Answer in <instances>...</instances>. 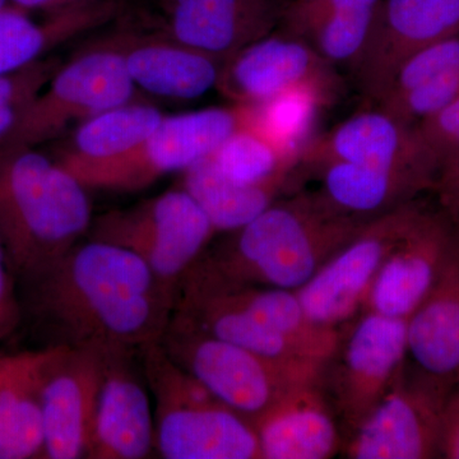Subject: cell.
Returning <instances> with one entry per match:
<instances>
[{
    "mask_svg": "<svg viewBox=\"0 0 459 459\" xmlns=\"http://www.w3.org/2000/svg\"><path fill=\"white\" fill-rule=\"evenodd\" d=\"M32 316L54 342L101 355L140 356L160 342L178 294L124 247L90 238L26 281Z\"/></svg>",
    "mask_w": 459,
    "mask_h": 459,
    "instance_id": "6da1fadb",
    "label": "cell"
},
{
    "mask_svg": "<svg viewBox=\"0 0 459 459\" xmlns=\"http://www.w3.org/2000/svg\"><path fill=\"white\" fill-rule=\"evenodd\" d=\"M367 221L319 192H298L226 232L197 263L231 282L298 291Z\"/></svg>",
    "mask_w": 459,
    "mask_h": 459,
    "instance_id": "7a4b0ae2",
    "label": "cell"
},
{
    "mask_svg": "<svg viewBox=\"0 0 459 459\" xmlns=\"http://www.w3.org/2000/svg\"><path fill=\"white\" fill-rule=\"evenodd\" d=\"M87 189L36 148L0 155V240L23 282L59 261L89 234Z\"/></svg>",
    "mask_w": 459,
    "mask_h": 459,
    "instance_id": "3957f363",
    "label": "cell"
},
{
    "mask_svg": "<svg viewBox=\"0 0 459 459\" xmlns=\"http://www.w3.org/2000/svg\"><path fill=\"white\" fill-rule=\"evenodd\" d=\"M153 400L155 448L166 459H262L255 425L172 360L161 343L140 353Z\"/></svg>",
    "mask_w": 459,
    "mask_h": 459,
    "instance_id": "277c9868",
    "label": "cell"
},
{
    "mask_svg": "<svg viewBox=\"0 0 459 459\" xmlns=\"http://www.w3.org/2000/svg\"><path fill=\"white\" fill-rule=\"evenodd\" d=\"M160 343L211 394L252 422L290 386L322 376L323 369L287 367L212 336L177 313Z\"/></svg>",
    "mask_w": 459,
    "mask_h": 459,
    "instance_id": "5b68a950",
    "label": "cell"
},
{
    "mask_svg": "<svg viewBox=\"0 0 459 459\" xmlns=\"http://www.w3.org/2000/svg\"><path fill=\"white\" fill-rule=\"evenodd\" d=\"M250 122L252 108L241 105L165 115L141 143L123 155L65 170L87 190L137 192L212 155L226 138Z\"/></svg>",
    "mask_w": 459,
    "mask_h": 459,
    "instance_id": "8992f818",
    "label": "cell"
},
{
    "mask_svg": "<svg viewBox=\"0 0 459 459\" xmlns=\"http://www.w3.org/2000/svg\"><path fill=\"white\" fill-rule=\"evenodd\" d=\"M407 364V320L361 312L340 327L320 385L343 442L385 397Z\"/></svg>",
    "mask_w": 459,
    "mask_h": 459,
    "instance_id": "52a82bcc",
    "label": "cell"
},
{
    "mask_svg": "<svg viewBox=\"0 0 459 459\" xmlns=\"http://www.w3.org/2000/svg\"><path fill=\"white\" fill-rule=\"evenodd\" d=\"M90 238L140 256L160 281L178 294L181 280L210 247L212 223L183 188L92 220Z\"/></svg>",
    "mask_w": 459,
    "mask_h": 459,
    "instance_id": "ba28073f",
    "label": "cell"
},
{
    "mask_svg": "<svg viewBox=\"0 0 459 459\" xmlns=\"http://www.w3.org/2000/svg\"><path fill=\"white\" fill-rule=\"evenodd\" d=\"M137 95L119 54L95 44L57 69L0 147V155L56 140L72 124L137 101Z\"/></svg>",
    "mask_w": 459,
    "mask_h": 459,
    "instance_id": "9c48e42d",
    "label": "cell"
},
{
    "mask_svg": "<svg viewBox=\"0 0 459 459\" xmlns=\"http://www.w3.org/2000/svg\"><path fill=\"white\" fill-rule=\"evenodd\" d=\"M418 198L373 217L296 291L307 316L340 328L361 313L374 280L421 210Z\"/></svg>",
    "mask_w": 459,
    "mask_h": 459,
    "instance_id": "30bf717a",
    "label": "cell"
},
{
    "mask_svg": "<svg viewBox=\"0 0 459 459\" xmlns=\"http://www.w3.org/2000/svg\"><path fill=\"white\" fill-rule=\"evenodd\" d=\"M452 389L406 368L364 421L344 439L350 459H429L440 455L443 413Z\"/></svg>",
    "mask_w": 459,
    "mask_h": 459,
    "instance_id": "8fae6325",
    "label": "cell"
},
{
    "mask_svg": "<svg viewBox=\"0 0 459 459\" xmlns=\"http://www.w3.org/2000/svg\"><path fill=\"white\" fill-rule=\"evenodd\" d=\"M342 86L337 68L307 41L277 30L228 57L216 89L234 105L256 108L301 87L336 99Z\"/></svg>",
    "mask_w": 459,
    "mask_h": 459,
    "instance_id": "7c38bea8",
    "label": "cell"
},
{
    "mask_svg": "<svg viewBox=\"0 0 459 459\" xmlns=\"http://www.w3.org/2000/svg\"><path fill=\"white\" fill-rule=\"evenodd\" d=\"M457 33L459 0H380L369 40L350 74L373 102L407 57Z\"/></svg>",
    "mask_w": 459,
    "mask_h": 459,
    "instance_id": "4fadbf2b",
    "label": "cell"
},
{
    "mask_svg": "<svg viewBox=\"0 0 459 459\" xmlns=\"http://www.w3.org/2000/svg\"><path fill=\"white\" fill-rule=\"evenodd\" d=\"M56 346L42 371L40 402L45 457L86 458L102 373L104 355L92 350Z\"/></svg>",
    "mask_w": 459,
    "mask_h": 459,
    "instance_id": "5bb4252c",
    "label": "cell"
},
{
    "mask_svg": "<svg viewBox=\"0 0 459 459\" xmlns=\"http://www.w3.org/2000/svg\"><path fill=\"white\" fill-rule=\"evenodd\" d=\"M458 232L440 205L422 204L374 280L361 312L410 318L434 285Z\"/></svg>",
    "mask_w": 459,
    "mask_h": 459,
    "instance_id": "9a60e30c",
    "label": "cell"
},
{
    "mask_svg": "<svg viewBox=\"0 0 459 459\" xmlns=\"http://www.w3.org/2000/svg\"><path fill=\"white\" fill-rule=\"evenodd\" d=\"M291 0H159L160 32L226 60L277 31Z\"/></svg>",
    "mask_w": 459,
    "mask_h": 459,
    "instance_id": "2e32d148",
    "label": "cell"
},
{
    "mask_svg": "<svg viewBox=\"0 0 459 459\" xmlns=\"http://www.w3.org/2000/svg\"><path fill=\"white\" fill-rule=\"evenodd\" d=\"M122 57L137 90L159 98L190 101L216 89L225 60L172 40L156 30H117L99 40Z\"/></svg>",
    "mask_w": 459,
    "mask_h": 459,
    "instance_id": "e0dca14e",
    "label": "cell"
},
{
    "mask_svg": "<svg viewBox=\"0 0 459 459\" xmlns=\"http://www.w3.org/2000/svg\"><path fill=\"white\" fill-rule=\"evenodd\" d=\"M331 162L420 172L434 186V175L420 151L413 126L371 107L331 131L310 138L301 148L299 168L310 172Z\"/></svg>",
    "mask_w": 459,
    "mask_h": 459,
    "instance_id": "ac0fdd59",
    "label": "cell"
},
{
    "mask_svg": "<svg viewBox=\"0 0 459 459\" xmlns=\"http://www.w3.org/2000/svg\"><path fill=\"white\" fill-rule=\"evenodd\" d=\"M135 355H104V373L86 458L143 459L155 448L150 389Z\"/></svg>",
    "mask_w": 459,
    "mask_h": 459,
    "instance_id": "d6986e66",
    "label": "cell"
},
{
    "mask_svg": "<svg viewBox=\"0 0 459 459\" xmlns=\"http://www.w3.org/2000/svg\"><path fill=\"white\" fill-rule=\"evenodd\" d=\"M262 459H328L343 434L319 379L296 383L253 421Z\"/></svg>",
    "mask_w": 459,
    "mask_h": 459,
    "instance_id": "ffe728a7",
    "label": "cell"
},
{
    "mask_svg": "<svg viewBox=\"0 0 459 459\" xmlns=\"http://www.w3.org/2000/svg\"><path fill=\"white\" fill-rule=\"evenodd\" d=\"M407 358L416 373L453 389L459 380V226L439 274L407 319Z\"/></svg>",
    "mask_w": 459,
    "mask_h": 459,
    "instance_id": "44dd1931",
    "label": "cell"
},
{
    "mask_svg": "<svg viewBox=\"0 0 459 459\" xmlns=\"http://www.w3.org/2000/svg\"><path fill=\"white\" fill-rule=\"evenodd\" d=\"M459 95V33L407 57L371 104L415 126Z\"/></svg>",
    "mask_w": 459,
    "mask_h": 459,
    "instance_id": "7402d4cb",
    "label": "cell"
},
{
    "mask_svg": "<svg viewBox=\"0 0 459 459\" xmlns=\"http://www.w3.org/2000/svg\"><path fill=\"white\" fill-rule=\"evenodd\" d=\"M122 0H95L48 13L38 22L27 11L7 5L0 11V75L38 62L65 42L95 31L119 16Z\"/></svg>",
    "mask_w": 459,
    "mask_h": 459,
    "instance_id": "603a6c76",
    "label": "cell"
},
{
    "mask_svg": "<svg viewBox=\"0 0 459 459\" xmlns=\"http://www.w3.org/2000/svg\"><path fill=\"white\" fill-rule=\"evenodd\" d=\"M380 0H291L280 30L307 41L334 68L349 69L369 40Z\"/></svg>",
    "mask_w": 459,
    "mask_h": 459,
    "instance_id": "cb8c5ba5",
    "label": "cell"
},
{
    "mask_svg": "<svg viewBox=\"0 0 459 459\" xmlns=\"http://www.w3.org/2000/svg\"><path fill=\"white\" fill-rule=\"evenodd\" d=\"M318 192L344 213L369 220L413 201L433 184L420 172L331 162L310 171Z\"/></svg>",
    "mask_w": 459,
    "mask_h": 459,
    "instance_id": "d4e9b609",
    "label": "cell"
},
{
    "mask_svg": "<svg viewBox=\"0 0 459 459\" xmlns=\"http://www.w3.org/2000/svg\"><path fill=\"white\" fill-rule=\"evenodd\" d=\"M298 179L252 186L238 184L222 175L210 157H205L183 172L181 188L197 202L214 231L231 232L243 228L279 201Z\"/></svg>",
    "mask_w": 459,
    "mask_h": 459,
    "instance_id": "484cf974",
    "label": "cell"
},
{
    "mask_svg": "<svg viewBox=\"0 0 459 459\" xmlns=\"http://www.w3.org/2000/svg\"><path fill=\"white\" fill-rule=\"evenodd\" d=\"M195 265L216 280L244 309L294 343L307 358L325 362L331 356L340 328L325 327L314 322L296 291L231 282L204 270L197 262Z\"/></svg>",
    "mask_w": 459,
    "mask_h": 459,
    "instance_id": "4316f807",
    "label": "cell"
},
{
    "mask_svg": "<svg viewBox=\"0 0 459 459\" xmlns=\"http://www.w3.org/2000/svg\"><path fill=\"white\" fill-rule=\"evenodd\" d=\"M165 115L140 101L126 102L78 124L56 157L65 169L99 164L137 146Z\"/></svg>",
    "mask_w": 459,
    "mask_h": 459,
    "instance_id": "83f0119b",
    "label": "cell"
},
{
    "mask_svg": "<svg viewBox=\"0 0 459 459\" xmlns=\"http://www.w3.org/2000/svg\"><path fill=\"white\" fill-rule=\"evenodd\" d=\"M54 349L30 352L25 365L0 391V459L45 457L40 385Z\"/></svg>",
    "mask_w": 459,
    "mask_h": 459,
    "instance_id": "f1b7e54d",
    "label": "cell"
},
{
    "mask_svg": "<svg viewBox=\"0 0 459 459\" xmlns=\"http://www.w3.org/2000/svg\"><path fill=\"white\" fill-rule=\"evenodd\" d=\"M210 157L217 170L238 184H265L301 175L299 153L250 122L232 133Z\"/></svg>",
    "mask_w": 459,
    "mask_h": 459,
    "instance_id": "f546056e",
    "label": "cell"
},
{
    "mask_svg": "<svg viewBox=\"0 0 459 459\" xmlns=\"http://www.w3.org/2000/svg\"><path fill=\"white\" fill-rule=\"evenodd\" d=\"M333 100L313 87L291 90L261 107L252 108V123L300 155L301 148L309 141L307 134L319 108L327 107Z\"/></svg>",
    "mask_w": 459,
    "mask_h": 459,
    "instance_id": "4dcf8cb0",
    "label": "cell"
},
{
    "mask_svg": "<svg viewBox=\"0 0 459 459\" xmlns=\"http://www.w3.org/2000/svg\"><path fill=\"white\" fill-rule=\"evenodd\" d=\"M60 66L59 57L45 56L12 74L0 75V147Z\"/></svg>",
    "mask_w": 459,
    "mask_h": 459,
    "instance_id": "1f68e13d",
    "label": "cell"
},
{
    "mask_svg": "<svg viewBox=\"0 0 459 459\" xmlns=\"http://www.w3.org/2000/svg\"><path fill=\"white\" fill-rule=\"evenodd\" d=\"M413 133L437 180L446 165L459 159V95L433 117L413 126Z\"/></svg>",
    "mask_w": 459,
    "mask_h": 459,
    "instance_id": "d6a6232c",
    "label": "cell"
},
{
    "mask_svg": "<svg viewBox=\"0 0 459 459\" xmlns=\"http://www.w3.org/2000/svg\"><path fill=\"white\" fill-rule=\"evenodd\" d=\"M16 281L0 240V342L13 336L22 322L23 307L17 295Z\"/></svg>",
    "mask_w": 459,
    "mask_h": 459,
    "instance_id": "836d02e7",
    "label": "cell"
},
{
    "mask_svg": "<svg viewBox=\"0 0 459 459\" xmlns=\"http://www.w3.org/2000/svg\"><path fill=\"white\" fill-rule=\"evenodd\" d=\"M439 205L459 226V159L446 165L435 180Z\"/></svg>",
    "mask_w": 459,
    "mask_h": 459,
    "instance_id": "e575fe53",
    "label": "cell"
},
{
    "mask_svg": "<svg viewBox=\"0 0 459 459\" xmlns=\"http://www.w3.org/2000/svg\"><path fill=\"white\" fill-rule=\"evenodd\" d=\"M440 455L459 459V380L453 386L444 409Z\"/></svg>",
    "mask_w": 459,
    "mask_h": 459,
    "instance_id": "d590c367",
    "label": "cell"
},
{
    "mask_svg": "<svg viewBox=\"0 0 459 459\" xmlns=\"http://www.w3.org/2000/svg\"><path fill=\"white\" fill-rule=\"evenodd\" d=\"M9 4L23 9V11H42L47 13L62 11V9L86 4L95 0H8Z\"/></svg>",
    "mask_w": 459,
    "mask_h": 459,
    "instance_id": "8d00e7d4",
    "label": "cell"
},
{
    "mask_svg": "<svg viewBox=\"0 0 459 459\" xmlns=\"http://www.w3.org/2000/svg\"><path fill=\"white\" fill-rule=\"evenodd\" d=\"M30 352L31 351L9 353V355L0 353V391L25 365Z\"/></svg>",
    "mask_w": 459,
    "mask_h": 459,
    "instance_id": "74e56055",
    "label": "cell"
},
{
    "mask_svg": "<svg viewBox=\"0 0 459 459\" xmlns=\"http://www.w3.org/2000/svg\"><path fill=\"white\" fill-rule=\"evenodd\" d=\"M9 5L8 0H0V11H2L3 8L7 7Z\"/></svg>",
    "mask_w": 459,
    "mask_h": 459,
    "instance_id": "f35d334b",
    "label": "cell"
}]
</instances>
